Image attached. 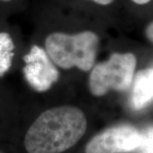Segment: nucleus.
<instances>
[{
  "instance_id": "nucleus-1",
  "label": "nucleus",
  "mask_w": 153,
  "mask_h": 153,
  "mask_svg": "<svg viewBox=\"0 0 153 153\" xmlns=\"http://www.w3.org/2000/svg\"><path fill=\"white\" fill-rule=\"evenodd\" d=\"M87 117L74 106H57L44 111L30 126L24 139L27 153H62L85 134Z\"/></svg>"
},
{
  "instance_id": "nucleus-2",
  "label": "nucleus",
  "mask_w": 153,
  "mask_h": 153,
  "mask_svg": "<svg viewBox=\"0 0 153 153\" xmlns=\"http://www.w3.org/2000/svg\"><path fill=\"white\" fill-rule=\"evenodd\" d=\"M99 44L98 35L91 31L73 35L57 32L46 38L45 48L51 60L61 68L88 71L94 66Z\"/></svg>"
},
{
  "instance_id": "nucleus-3",
  "label": "nucleus",
  "mask_w": 153,
  "mask_h": 153,
  "mask_svg": "<svg viewBox=\"0 0 153 153\" xmlns=\"http://www.w3.org/2000/svg\"><path fill=\"white\" fill-rule=\"evenodd\" d=\"M137 60L132 53H114L109 60L93 66L89 76V89L95 96H102L111 90L127 91L135 74Z\"/></svg>"
},
{
  "instance_id": "nucleus-4",
  "label": "nucleus",
  "mask_w": 153,
  "mask_h": 153,
  "mask_svg": "<svg viewBox=\"0 0 153 153\" xmlns=\"http://www.w3.org/2000/svg\"><path fill=\"white\" fill-rule=\"evenodd\" d=\"M143 137L133 126H114L93 137L86 146L85 153L130 152L140 147Z\"/></svg>"
},
{
  "instance_id": "nucleus-5",
  "label": "nucleus",
  "mask_w": 153,
  "mask_h": 153,
  "mask_svg": "<svg viewBox=\"0 0 153 153\" xmlns=\"http://www.w3.org/2000/svg\"><path fill=\"white\" fill-rule=\"evenodd\" d=\"M26 65L23 72L29 85L38 92L49 90L59 80L60 72L47 52L38 45H33L24 56Z\"/></svg>"
},
{
  "instance_id": "nucleus-6",
  "label": "nucleus",
  "mask_w": 153,
  "mask_h": 153,
  "mask_svg": "<svg viewBox=\"0 0 153 153\" xmlns=\"http://www.w3.org/2000/svg\"><path fill=\"white\" fill-rule=\"evenodd\" d=\"M131 105L135 111H141L152 103L153 97L152 67L140 70L133 79Z\"/></svg>"
},
{
  "instance_id": "nucleus-7",
  "label": "nucleus",
  "mask_w": 153,
  "mask_h": 153,
  "mask_svg": "<svg viewBox=\"0 0 153 153\" xmlns=\"http://www.w3.org/2000/svg\"><path fill=\"white\" fill-rule=\"evenodd\" d=\"M15 45L10 35L7 33H0V76H3L10 70L13 57Z\"/></svg>"
},
{
  "instance_id": "nucleus-8",
  "label": "nucleus",
  "mask_w": 153,
  "mask_h": 153,
  "mask_svg": "<svg viewBox=\"0 0 153 153\" xmlns=\"http://www.w3.org/2000/svg\"><path fill=\"white\" fill-rule=\"evenodd\" d=\"M153 25L152 22H151L149 25L147 26L146 28V35H147V38H149V40H151V42H152L153 40Z\"/></svg>"
},
{
  "instance_id": "nucleus-9",
  "label": "nucleus",
  "mask_w": 153,
  "mask_h": 153,
  "mask_svg": "<svg viewBox=\"0 0 153 153\" xmlns=\"http://www.w3.org/2000/svg\"><path fill=\"white\" fill-rule=\"evenodd\" d=\"M91 1L100 5H108L110 4H111L114 0H91Z\"/></svg>"
},
{
  "instance_id": "nucleus-10",
  "label": "nucleus",
  "mask_w": 153,
  "mask_h": 153,
  "mask_svg": "<svg viewBox=\"0 0 153 153\" xmlns=\"http://www.w3.org/2000/svg\"><path fill=\"white\" fill-rule=\"evenodd\" d=\"M132 1L137 4H148L151 0H132Z\"/></svg>"
},
{
  "instance_id": "nucleus-11",
  "label": "nucleus",
  "mask_w": 153,
  "mask_h": 153,
  "mask_svg": "<svg viewBox=\"0 0 153 153\" xmlns=\"http://www.w3.org/2000/svg\"><path fill=\"white\" fill-rule=\"evenodd\" d=\"M0 1H3V2H9V1H11V0H0Z\"/></svg>"
},
{
  "instance_id": "nucleus-12",
  "label": "nucleus",
  "mask_w": 153,
  "mask_h": 153,
  "mask_svg": "<svg viewBox=\"0 0 153 153\" xmlns=\"http://www.w3.org/2000/svg\"><path fill=\"white\" fill-rule=\"evenodd\" d=\"M0 153H1V152H0Z\"/></svg>"
}]
</instances>
